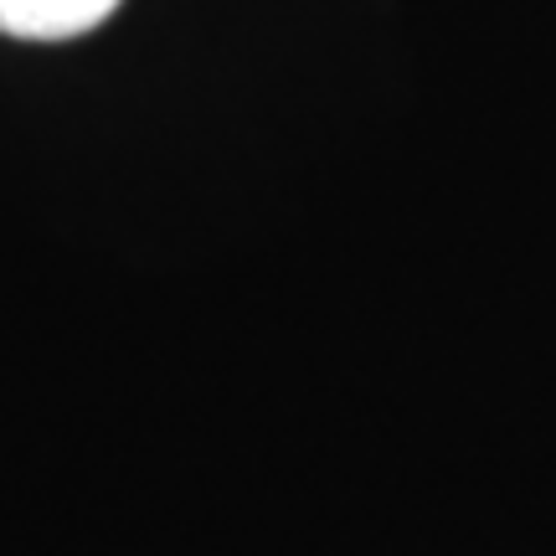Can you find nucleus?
<instances>
[{
	"label": "nucleus",
	"instance_id": "nucleus-1",
	"mask_svg": "<svg viewBox=\"0 0 556 556\" xmlns=\"http://www.w3.org/2000/svg\"><path fill=\"white\" fill-rule=\"evenodd\" d=\"M119 0H0V37L67 41L114 16Z\"/></svg>",
	"mask_w": 556,
	"mask_h": 556
}]
</instances>
